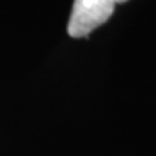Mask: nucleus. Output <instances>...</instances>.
Here are the masks:
<instances>
[{
  "label": "nucleus",
  "instance_id": "f257e3e1",
  "mask_svg": "<svg viewBox=\"0 0 156 156\" xmlns=\"http://www.w3.org/2000/svg\"><path fill=\"white\" fill-rule=\"evenodd\" d=\"M114 7V0H74L68 20V35L71 38L88 36L94 29L110 19Z\"/></svg>",
  "mask_w": 156,
  "mask_h": 156
},
{
  "label": "nucleus",
  "instance_id": "f03ea898",
  "mask_svg": "<svg viewBox=\"0 0 156 156\" xmlns=\"http://www.w3.org/2000/svg\"><path fill=\"white\" fill-rule=\"evenodd\" d=\"M116 3H124V2H127V0H114Z\"/></svg>",
  "mask_w": 156,
  "mask_h": 156
}]
</instances>
